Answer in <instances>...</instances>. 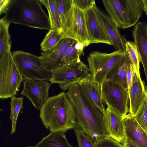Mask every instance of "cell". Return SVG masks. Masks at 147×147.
<instances>
[{"instance_id": "1", "label": "cell", "mask_w": 147, "mask_h": 147, "mask_svg": "<svg viewBox=\"0 0 147 147\" xmlns=\"http://www.w3.org/2000/svg\"><path fill=\"white\" fill-rule=\"evenodd\" d=\"M73 104L78 126L94 142L110 137L102 113L84 92L78 83L71 85L67 92Z\"/></svg>"}, {"instance_id": "2", "label": "cell", "mask_w": 147, "mask_h": 147, "mask_svg": "<svg viewBox=\"0 0 147 147\" xmlns=\"http://www.w3.org/2000/svg\"><path fill=\"white\" fill-rule=\"evenodd\" d=\"M39 116L51 132L65 133L77 123L74 107L64 91L49 97L40 109Z\"/></svg>"}, {"instance_id": "3", "label": "cell", "mask_w": 147, "mask_h": 147, "mask_svg": "<svg viewBox=\"0 0 147 147\" xmlns=\"http://www.w3.org/2000/svg\"><path fill=\"white\" fill-rule=\"evenodd\" d=\"M40 3L38 0H12L3 18L10 23L49 30V18Z\"/></svg>"}, {"instance_id": "4", "label": "cell", "mask_w": 147, "mask_h": 147, "mask_svg": "<svg viewBox=\"0 0 147 147\" xmlns=\"http://www.w3.org/2000/svg\"><path fill=\"white\" fill-rule=\"evenodd\" d=\"M102 2L109 16L121 29L134 26L143 11L141 0H103Z\"/></svg>"}, {"instance_id": "5", "label": "cell", "mask_w": 147, "mask_h": 147, "mask_svg": "<svg viewBox=\"0 0 147 147\" xmlns=\"http://www.w3.org/2000/svg\"><path fill=\"white\" fill-rule=\"evenodd\" d=\"M24 78L17 68L11 50L0 57V98L16 96Z\"/></svg>"}, {"instance_id": "6", "label": "cell", "mask_w": 147, "mask_h": 147, "mask_svg": "<svg viewBox=\"0 0 147 147\" xmlns=\"http://www.w3.org/2000/svg\"><path fill=\"white\" fill-rule=\"evenodd\" d=\"M125 53L117 50L108 53L91 52L87 58L90 80L100 87L111 69Z\"/></svg>"}, {"instance_id": "7", "label": "cell", "mask_w": 147, "mask_h": 147, "mask_svg": "<svg viewBox=\"0 0 147 147\" xmlns=\"http://www.w3.org/2000/svg\"><path fill=\"white\" fill-rule=\"evenodd\" d=\"M13 58L24 79L49 81L52 72L41 65L40 57L21 51H14Z\"/></svg>"}, {"instance_id": "8", "label": "cell", "mask_w": 147, "mask_h": 147, "mask_svg": "<svg viewBox=\"0 0 147 147\" xmlns=\"http://www.w3.org/2000/svg\"><path fill=\"white\" fill-rule=\"evenodd\" d=\"M52 72L49 82L51 84H59L64 91L89 76L88 68L80 59L67 63Z\"/></svg>"}, {"instance_id": "9", "label": "cell", "mask_w": 147, "mask_h": 147, "mask_svg": "<svg viewBox=\"0 0 147 147\" xmlns=\"http://www.w3.org/2000/svg\"><path fill=\"white\" fill-rule=\"evenodd\" d=\"M102 101L122 117L129 112L127 89L112 81L106 80L100 86Z\"/></svg>"}, {"instance_id": "10", "label": "cell", "mask_w": 147, "mask_h": 147, "mask_svg": "<svg viewBox=\"0 0 147 147\" xmlns=\"http://www.w3.org/2000/svg\"><path fill=\"white\" fill-rule=\"evenodd\" d=\"M70 38L89 45L84 12L73 4L70 18L63 39Z\"/></svg>"}, {"instance_id": "11", "label": "cell", "mask_w": 147, "mask_h": 147, "mask_svg": "<svg viewBox=\"0 0 147 147\" xmlns=\"http://www.w3.org/2000/svg\"><path fill=\"white\" fill-rule=\"evenodd\" d=\"M89 45L102 43L112 45L104 25L94 6L84 11Z\"/></svg>"}, {"instance_id": "12", "label": "cell", "mask_w": 147, "mask_h": 147, "mask_svg": "<svg viewBox=\"0 0 147 147\" xmlns=\"http://www.w3.org/2000/svg\"><path fill=\"white\" fill-rule=\"evenodd\" d=\"M20 94L26 96L37 109H40L49 98L51 83L45 81L24 79Z\"/></svg>"}, {"instance_id": "13", "label": "cell", "mask_w": 147, "mask_h": 147, "mask_svg": "<svg viewBox=\"0 0 147 147\" xmlns=\"http://www.w3.org/2000/svg\"><path fill=\"white\" fill-rule=\"evenodd\" d=\"M74 40L69 38L62 39L53 48L42 52L40 57L42 66L52 72L64 65L63 59Z\"/></svg>"}, {"instance_id": "14", "label": "cell", "mask_w": 147, "mask_h": 147, "mask_svg": "<svg viewBox=\"0 0 147 147\" xmlns=\"http://www.w3.org/2000/svg\"><path fill=\"white\" fill-rule=\"evenodd\" d=\"M94 7L104 25L112 45L117 51L126 52V44L127 41L120 34L118 27L105 12L96 5Z\"/></svg>"}, {"instance_id": "15", "label": "cell", "mask_w": 147, "mask_h": 147, "mask_svg": "<svg viewBox=\"0 0 147 147\" xmlns=\"http://www.w3.org/2000/svg\"><path fill=\"white\" fill-rule=\"evenodd\" d=\"M125 138L140 147H147V131L139 124L134 116L129 113L123 117Z\"/></svg>"}, {"instance_id": "16", "label": "cell", "mask_w": 147, "mask_h": 147, "mask_svg": "<svg viewBox=\"0 0 147 147\" xmlns=\"http://www.w3.org/2000/svg\"><path fill=\"white\" fill-rule=\"evenodd\" d=\"M129 113L135 115L144 101L147 99V91L140 76L134 70L132 82L129 90Z\"/></svg>"}, {"instance_id": "17", "label": "cell", "mask_w": 147, "mask_h": 147, "mask_svg": "<svg viewBox=\"0 0 147 147\" xmlns=\"http://www.w3.org/2000/svg\"><path fill=\"white\" fill-rule=\"evenodd\" d=\"M103 115L105 127L109 136L122 143L125 136L123 117L108 106Z\"/></svg>"}, {"instance_id": "18", "label": "cell", "mask_w": 147, "mask_h": 147, "mask_svg": "<svg viewBox=\"0 0 147 147\" xmlns=\"http://www.w3.org/2000/svg\"><path fill=\"white\" fill-rule=\"evenodd\" d=\"M132 35L147 80V24L145 22L137 23L134 26Z\"/></svg>"}, {"instance_id": "19", "label": "cell", "mask_w": 147, "mask_h": 147, "mask_svg": "<svg viewBox=\"0 0 147 147\" xmlns=\"http://www.w3.org/2000/svg\"><path fill=\"white\" fill-rule=\"evenodd\" d=\"M131 63L126 52L113 66L107 74L106 80L116 82L128 90L127 73L128 65Z\"/></svg>"}, {"instance_id": "20", "label": "cell", "mask_w": 147, "mask_h": 147, "mask_svg": "<svg viewBox=\"0 0 147 147\" xmlns=\"http://www.w3.org/2000/svg\"><path fill=\"white\" fill-rule=\"evenodd\" d=\"M78 83L90 99L103 114L105 109L101 99L100 86L91 82L90 80V76Z\"/></svg>"}, {"instance_id": "21", "label": "cell", "mask_w": 147, "mask_h": 147, "mask_svg": "<svg viewBox=\"0 0 147 147\" xmlns=\"http://www.w3.org/2000/svg\"><path fill=\"white\" fill-rule=\"evenodd\" d=\"M64 132L52 131L44 137L36 147H72L68 142Z\"/></svg>"}, {"instance_id": "22", "label": "cell", "mask_w": 147, "mask_h": 147, "mask_svg": "<svg viewBox=\"0 0 147 147\" xmlns=\"http://www.w3.org/2000/svg\"><path fill=\"white\" fill-rule=\"evenodd\" d=\"M39 0L45 6L47 10L50 24V30L57 31L61 33V22L55 0Z\"/></svg>"}, {"instance_id": "23", "label": "cell", "mask_w": 147, "mask_h": 147, "mask_svg": "<svg viewBox=\"0 0 147 147\" xmlns=\"http://www.w3.org/2000/svg\"><path fill=\"white\" fill-rule=\"evenodd\" d=\"M10 23L3 18L0 20V57L11 50V42L9 30Z\"/></svg>"}, {"instance_id": "24", "label": "cell", "mask_w": 147, "mask_h": 147, "mask_svg": "<svg viewBox=\"0 0 147 147\" xmlns=\"http://www.w3.org/2000/svg\"><path fill=\"white\" fill-rule=\"evenodd\" d=\"M55 0L60 16L61 24V32L62 34L69 19L73 6L72 0Z\"/></svg>"}, {"instance_id": "25", "label": "cell", "mask_w": 147, "mask_h": 147, "mask_svg": "<svg viewBox=\"0 0 147 147\" xmlns=\"http://www.w3.org/2000/svg\"><path fill=\"white\" fill-rule=\"evenodd\" d=\"M85 47L82 43L74 40L63 59V63L65 64L80 59V57L84 55L83 49Z\"/></svg>"}, {"instance_id": "26", "label": "cell", "mask_w": 147, "mask_h": 147, "mask_svg": "<svg viewBox=\"0 0 147 147\" xmlns=\"http://www.w3.org/2000/svg\"><path fill=\"white\" fill-rule=\"evenodd\" d=\"M63 36L58 31L50 30L40 43L41 49L44 51L52 49L63 39Z\"/></svg>"}, {"instance_id": "27", "label": "cell", "mask_w": 147, "mask_h": 147, "mask_svg": "<svg viewBox=\"0 0 147 147\" xmlns=\"http://www.w3.org/2000/svg\"><path fill=\"white\" fill-rule=\"evenodd\" d=\"M10 102L11 113L10 119L11 122V134L14 133L16 130L17 120L20 111L23 108V97L11 98Z\"/></svg>"}, {"instance_id": "28", "label": "cell", "mask_w": 147, "mask_h": 147, "mask_svg": "<svg viewBox=\"0 0 147 147\" xmlns=\"http://www.w3.org/2000/svg\"><path fill=\"white\" fill-rule=\"evenodd\" d=\"M126 52L134 71L140 75V63L141 62V58L138 51L136 45L134 42L127 41L126 44Z\"/></svg>"}, {"instance_id": "29", "label": "cell", "mask_w": 147, "mask_h": 147, "mask_svg": "<svg viewBox=\"0 0 147 147\" xmlns=\"http://www.w3.org/2000/svg\"><path fill=\"white\" fill-rule=\"evenodd\" d=\"M78 143V147H95L94 142L77 125L74 128Z\"/></svg>"}, {"instance_id": "30", "label": "cell", "mask_w": 147, "mask_h": 147, "mask_svg": "<svg viewBox=\"0 0 147 147\" xmlns=\"http://www.w3.org/2000/svg\"><path fill=\"white\" fill-rule=\"evenodd\" d=\"M134 116L140 126L147 131V99L144 101Z\"/></svg>"}, {"instance_id": "31", "label": "cell", "mask_w": 147, "mask_h": 147, "mask_svg": "<svg viewBox=\"0 0 147 147\" xmlns=\"http://www.w3.org/2000/svg\"><path fill=\"white\" fill-rule=\"evenodd\" d=\"M95 147H123L122 144L109 136H105L94 142Z\"/></svg>"}, {"instance_id": "32", "label": "cell", "mask_w": 147, "mask_h": 147, "mask_svg": "<svg viewBox=\"0 0 147 147\" xmlns=\"http://www.w3.org/2000/svg\"><path fill=\"white\" fill-rule=\"evenodd\" d=\"M94 0H72L73 4L84 12L96 5Z\"/></svg>"}, {"instance_id": "33", "label": "cell", "mask_w": 147, "mask_h": 147, "mask_svg": "<svg viewBox=\"0 0 147 147\" xmlns=\"http://www.w3.org/2000/svg\"><path fill=\"white\" fill-rule=\"evenodd\" d=\"M133 73L134 68L131 63L128 65L127 73V80L128 92L132 82Z\"/></svg>"}, {"instance_id": "34", "label": "cell", "mask_w": 147, "mask_h": 147, "mask_svg": "<svg viewBox=\"0 0 147 147\" xmlns=\"http://www.w3.org/2000/svg\"><path fill=\"white\" fill-rule=\"evenodd\" d=\"M12 0H0V14L5 13Z\"/></svg>"}, {"instance_id": "35", "label": "cell", "mask_w": 147, "mask_h": 147, "mask_svg": "<svg viewBox=\"0 0 147 147\" xmlns=\"http://www.w3.org/2000/svg\"><path fill=\"white\" fill-rule=\"evenodd\" d=\"M122 145L123 147H140L126 138L122 142Z\"/></svg>"}, {"instance_id": "36", "label": "cell", "mask_w": 147, "mask_h": 147, "mask_svg": "<svg viewBox=\"0 0 147 147\" xmlns=\"http://www.w3.org/2000/svg\"><path fill=\"white\" fill-rule=\"evenodd\" d=\"M142 4L143 11L147 16V0H141Z\"/></svg>"}, {"instance_id": "37", "label": "cell", "mask_w": 147, "mask_h": 147, "mask_svg": "<svg viewBox=\"0 0 147 147\" xmlns=\"http://www.w3.org/2000/svg\"><path fill=\"white\" fill-rule=\"evenodd\" d=\"M36 147L35 146H34V147H33V146H28V147Z\"/></svg>"}, {"instance_id": "38", "label": "cell", "mask_w": 147, "mask_h": 147, "mask_svg": "<svg viewBox=\"0 0 147 147\" xmlns=\"http://www.w3.org/2000/svg\"></svg>"}]
</instances>
